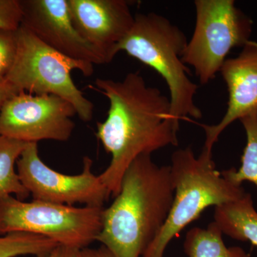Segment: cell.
<instances>
[{
    "mask_svg": "<svg viewBox=\"0 0 257 257\" xmlns=\"http://www.w3.org/2000/svg\"><path fill=\"white\" fill-rule=\"evenodd\" d=\"M94 86L90 87L109 101L107 117L96 124V135L111 155L99 179L115 197L134 160L178 145L179 125L171 115L170 99L158 88L147 85L138 72H130L121 81L98 78Z\"/></svg>",
    "mask_w": 257,
    "mask_h": 257,
    "instance_id": "cell-1",
    "label": "cell"
},
{
    "mask_svg": "<svg viewBox=\"0 0 257 257\" xmlns=\"http://www.w3.org/2000/svg\"><path fill=\"white\" fill-rule=\"evenodd\" d=\"M175 197L170 166L138 157L125 172L119 194L103 209L96 241L115 257H142L170 214Z\"/></svg>",
    "mask_w": 257,
    "mask_h": 257,
    "instance_id": "cell-2",
    "label": "cell"
},
{
    "mask_svg": "<svg viewBox=\"0 0 257 257\" xmlns=\"http://www.w3.org/2000/svg\"><path fill=\"white\" fill-rule=\"evenodd\" d=\"M170 166L175 187L172 208L163 227L142 257H165L170 241L203 211L236 200L246 193L242 186L232 183L216 170L212 151L206 149L198 157L190 147L177 150Z\"/></svg>",
    "mask_w": 257,
    "mask_h": 257,
    "instance_id": "cell-3",
    "label": "cell"
},
{
    "mask_svg": "<svg viewBox=\"0 0 257 257\" xmlns=\"http://www.w3.org/2000/svg\"><path fill=\"white\" fill-rule=\"evenodd\" d=\"M187 42L184 32L165 17L140 13L135 15L133 28L117 47L118 52L124 51L165 79L170 90L171 115L178 125L186 118L202 117L194 102L198 86L189 78L182 59Z\"/></svg>",
    "mask_w": 257,
    "mask_h": 257,
    "instance_id": "cell-4",
    "label": "cell"
},
{
    "mask_svg": "<svg viewBox=\"0 0 257 257\" xmlns=\"http://www.w3.org/2000/svg\"><path fill=\"white\" fill-rule=\"evenodd\" d=\"M18 52L6 79L19 92L53 94L69 101L82 121L92 119L94 104L72 80L71 72L89 77L94 64L74 60L47 46L23 25L17 30Z\"/></svg>",
    "mask_w": 257,
    "mask_h": 257,
    "instance_id": "cell-5",
    "label": "cell"
},
{
    "mask_svg": "<svg viewBox=\"0 0 257 257\" xmlns=\"http://www.w3.org/2000/svg\"><path fill=\"white\" fill-rule=\"evenodd\" d=\"M104 207H76L13 195L0 197V235L28 233L70 248L87 247L101 229Z\"/></svg>",
    "mask_w": 257,
    "mask_h": 257,
    "instance_id": "cell-6",
    "label": "cell"
},
{
    "mask_svg": "<svg viewBox=\"0 0 257 257\" xmlns=\"http://www.w3.org/2000/svg\"><path fill=\"white\" fill-rule=\"evenodd\" d=\"M194 5L195 28L182 59L206 84L220 72L230 51L250 41L252 22L233 0H196Z\"/></svg>",
    "mask_w": 257,
    "mask_h": 257,
    "instance_id": "cell-7",
    "label": "cell"
},
{
    "mask_svg": "<svg viewBox=\"0 0 257 257\" xmlns=\"http://www.w3.org/2000/svg\"><path fill=\"white\" fill-rule=\"evenodd\" d=\"M92 160L83 159L79 175H67L52 170L39 155L37 143H28L17 162L20 182L33 199L73 206L103 207L110 197L99 175L92 172Z\"/></svg>",
    "mask_w": 257,
    "mask_h": 257,
    "instance_id": "cell-8",
    "label": "cell"
},
{
    "mask_svg": "<svg viewBox=\"0 0 257 257\" xmlns=\"http://www.w3.org/2000/svg\"><path fill=\"white\" fill-rule=\"evenodd\" d=\"M72 104L53 94L22 92L10 97L0 112V134L26 143L67 142L75 124Z\"/></svg>",
    "mask_w": 257,
    "mask_h": 257,
    "instance_id": "cell-9",
    "label": "cell"
},
{
    "mask_svg": "<svg viewBox=\"0 0 257 257\" xmlns=\"http://www.w3.org/2000/svg\"><path fill=\"white\" fill-rule=\"evenodd\" d=\"M22 25L47 46L74 60L104 64L74 28L67 0H20Z\"/></svg>",
    "mask_w": 257,
    "mask_h": 257,
    "instance_id": "cell-10",
    "label": "cell"
},
{
    "mask_svg": "<svg viewBox=\"0 0 257 257\" xmlns=\"http://www.w3.org/2000/svg\"><path fill=\"white\" fill-rule=\"evenodd\" d=\"M74 28L100 55L104 64L118 53L117 47L135 23L125 0H67Z\"/></svg>",
    "mask_w": 257,
    "mask_h": 257,
    "instance_id": "cell-11",
    "label": "cell"
},
{
    "mask_svg": "<svg viewBox=\"0 0 257 257\" xmlns=\"http://www.w3.org/2000/svg\"><path fill=\"white\" fill-rule=\"evenodd\" d=\"M220 72L227 87L229 101L219 123L202 125L205 133L203 148L209 151L230 124L257 112V42L250 40L237 57L226 59Z\"/></svg>",
    "mask_w": 257,
    "mask_h": 257,
    "instance_id": "cell-12",
    "label": "cell"
},
{
    "mask_svg": "<svg viewBox=\"0 0 257 257\" xmlns=\"http://www.w3.org/2000/svg\"><path fill=\"white\" fill-rule=\"evenodd\" d=\"M214 218L222 234L257 246V211L251 194L215 207Z\"/></svg>",
    "mask_w": 257,
    "mask_h": 257,
    "instance_id": "cell-13",
    "label": "cell"
},
{
    "mask_svg": "<svg viewBox=\"0 0 257 257\" xmlns=\"http://www.w3.org/2000/svg\"><path fill=\"white\" fill-rule=\"evenodd\" d=\"M214 221L207 229L192 228L185 236L184 251L188 257H251L239 246L227 247Z\"/></svg>",
    "mask_w": 257,
    "mask_h": 257,
    "instance_id": "cell-14",
    "label": "cell"
},
{
    "mask_svg": "<svg viewBox=\"0 0 257 257\" xmlns=\"http://www.w3.org/2000/svg\"><path fill=\"white\" fill-rule=\"evenodd\" d=\"M28 144L0 134V197L15 195L24 199L30 195L15 170V164Z\"/></svg>",
    "mask_w": 257,
    "mask_h": 257,
    "instance_id": "cell-15",
    "label": "cell"
},
{
    "mask_svg": "<svg viewBox=\"0 0 257 257\" xmlns=\"http://www.w3.org/2000/svg\"><path fill=\"white\" fill-rule=\"evenodd\" d=\"M246 136V145L241 157L239 170L231 168L221 172V175L230 182L241 186L249 182L257 186V112L239 120Z\"/></svg>",
    "mask_w": 257,
    "mask_h": 257,
    "instance_id": "cell-16",
    "label": "cell"
},
{
    "mask_svg": "<svg viewBox=\"0 0 257 257\" xmlns=\"http://www.w3.org/2000/svg\"><path fill=\"white\" fill-rule=\"evenodd\" d=\"M53 240L28 233H12L0 235V257L23 255L45 256L58 246Z\"/></svg>",
    "mask_w": 257,
    "mask_h": 257,
    "instance_id": "cell-17",
    "label": "cell"
},
{
    "mask_svg": "<svg viewBox=\"0 0 257 257\" xmlns=\"http://www.w3.org/2000/svg\"><path fill=\"white\" fill-rule=\"evenodd\" d=\"M18 36L16 31L0 30V79L6 78L16 58Z\"/></svg>",
    "mask_w": 257,
    "mask_h": 257,
    "instance_id": "cell-18",
    "label": "cell"
},
{
    "mask_svg": "<svg viewBox=\"0 0 257 257\" xmlns=\"http://www.w3.org/2000/svg\"><path fill=\"white\" fill-rule=\"evenodd\" d=\"M20 0H0V30L16 31L22 25Z\"/></svg>",
    "mask_w": 257,
    "mask_h": 257,
    "instance_id": "cell-19",
    "label": "cell"
},
{
    "mask_svg": "<svg viewBox=\"0 0 257 257\" xmlns=\"http://www.w3.org/2000/svg\"><path fill=\"white\" fill-rule=\"evenodd\" d=\"M69 257H115L113 253L101 245L100 247L72 248Z\"/></svg>",
    "mask_w": 257,
    "mask_h": 257,
    "instance_id": "cell-20",
    "label": "cell"
},
{
    "mask_svg": "<svg viewBox=\"0 0 257 257\" xmlns=\"http://www.w3.org/2000/svg\"><path fill=\"white\" fill-rule=\"evenodd\" d=\"M20 93L6 78L0 79V112L5 102L15 94Z\"/></svg>",
    "mask_w": 257,
    "mask_h": 257,
    "instance_id": "cell-21",
    "label": "cell"
},
{
    "mask_svg": "<svg viewBox=\"0 0 257 257\" xmlns=\"http://www.w3.org/2000/svg\"><path fill=\"white\" fill-rule=\"evenodd\" d=\"M72 248L58 245L51 252L40 257H69Z\"/></svg>",
    "mask_w": 257,
    "mask_h": 257,
    "instance_id": "cell-22",
    "label": "cell"
}]
</instances>
